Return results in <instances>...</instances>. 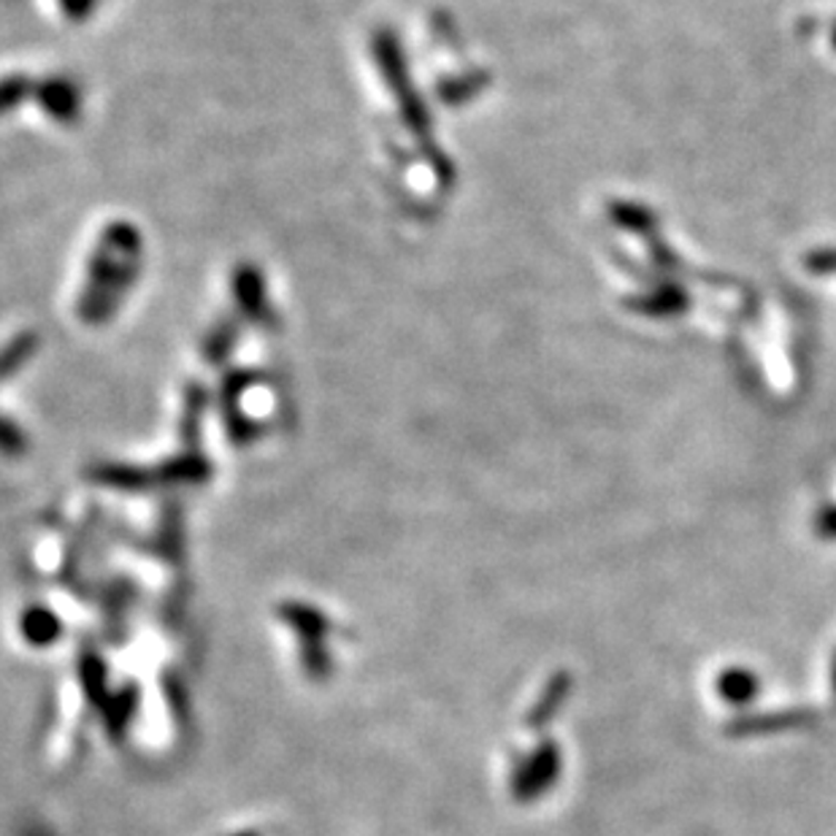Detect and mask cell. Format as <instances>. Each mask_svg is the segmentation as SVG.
Returning a JSON list of instances; mask_svg holds the SVG:
<instances>
[]
</instances>
